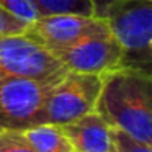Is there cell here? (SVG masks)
Instances as JSON below:
<instances>
[{
  "label": "cell",
  "mask_w": 152,
  "mask_h": 152,
  "mask_svg": "<svg viewBox=\"0 0 152 152\" xmlns=\"http://www.w3.org/2000/svg\"><path fill=\"white\" fill-rule=\"evenodd\" d=\"M95 111L110 128L152 144V77L149 72L119 67L102 75Z\"/></svg>",
  "instance_id": "6da1fadb"
},
{
  "label": "cell",
  "mask_w": 152,
  "mask_h": 152,
  "mask_svg": "<svg viewBox=\"0 0 152 152\" xmlns=\"http://www.w3.org/2000/svg\"><path fill=\"white\" fill-rule=\"evenodd\" d=\"M100 18L123 51L121 67L151 74L152 0H119L110 5Z\"/></svg>",
  "instance_id": "7a4b0ae2"
},
{
  "label": "cell",
  "mask_w": 152,
  "mask_h": 152,
  "mask_svg": "<svg viewBox=\"0 0 152 152\" xmlns=\"http://www.w3.org/2000/svg\"><path fill=\"white\" fill-rule=\"evenodd\" d=\"M66 72L62 62L25 31L0 36V77L56 83Z\"/></svg>",
  "instance_id": "3957f363"
},
{
  "label": "cell",
  "mask_w": 152,
  "mask_h": 152,
  "mask_svg": "<svg viewBox=\"0 0 152 152\" xmlns=\"http://www.w3.org/2000/svg\"><path fill=\"white\" fill-rule=\"evenodd\" d=\"M53 85L21 77H0V131H25L46 123L44 105Z\"/></svg>",
  "instance_id": "277c9868"
},
{
  "label": "cell",
  "mask_w": 152,
  "mask_h": 152,
  "mask_svg": "<svg viewBox=\"0 0 152 152\" xmlns=\"http://www.w3.org/2000/svg\"><path fill=\"white\" fill-rule=\"evenodd\" d=\"M102 90V75L67 70L53 87L44 105L46 123L64 126L95 111Z\"/></svg>",
  "instance_id": "5b68a950"
},
{
  "label": "cell",
  "mask_w": 152,
  "mask_h": 152,
  "mask_svg": "<svg viewBox=\"0 0 152 152\" xmlns=\"http://www.w3.org/2000/svg\"><path fill=\"white\" fill-rule=\"evenodd\" d=\"M56 57L70 72L103 75L121 67L123 51L106 23H103L98 30L85 34L72 46L57 53Z\"/></svg>",
  "instance_id": "8992f818"
},
{
  "label": "cell",
  "mask_w": 152,
  "mask_h": 152,
  "mask_svg": "<svg viewBox=\"0 0 152 152\" xmlns=\"http://www.w3.org/2000/svg\"><path fill=\"white\" fill-rule=\"evenodd\" d=\"M103 23V18L95 15L57 13L36 18L26 26L25 33L56 56L85 34L98 30Z\"/></svg>",
  "instance_id": "52a82bcc"
},
{
  "label": "cell",
  "mask_w": 152,
  "mask_h": 152,
  "mask_svg": "<svg viewBox=\"0 0 152 152\" xmlns=\"http://www.w3.org/2000/svg\"><path fill=\"white\" fill-rule=\"evenodd\" d=\"M74 152H115L113 129L96 111L61 126Z\"/></svg>",
  "instance_id": "ba28073f"
},
{
  "label": "cell",
  "mask_w": 152,
  "mask_h": 152,
  "mask_svg": "<svg viewBox=\"0 0 152 152\" xmlns=\"http://www.w3.org/2000/svg\"><path fill=\"white\" fill-rule=\"evenodd\" d=\"M21 134L34 152H74L64 129L57 124L43 123L25 129Z\"/></svg>",
  "instance_id": "9c48e42d"
},
{
  "label": "cell",
  "mask_w": 152,
  "mask_h": 152,
  "mask_svg": "<svg viewBox=\"0 0 152 152\" xmlns=\"http://www.w3.org/2000/svg\"><path fill=\"white\" fill-rule=\"evenodd\" d=\"M36 7L39 17L57 13H80L93 15V7L90 0H31Z\"/></svg>",
  "instance_id": "30bf717a"
},
{
  "label": "cell",
  "mask_w": 152,
  "mask_h": 152,
  "mask_svg": "<svg viewBox=\"0 0 152 152\" xmlns=\"http://www.w3.org/2000/svg\"><path fill=\"white\" fill-rule=\"evenodd\" d=\"M0 8L26 25L39 18V13L31 0H0Z\"/></svg>",
  "instance_id": "8fae6325"
},
{
  "label": "cell",
  "mask_w": 152,
  "mask_h": 152,
  "mask_svg": "<svg viewBox=\"0 0 152 152\" xmlns=\"http://www.w3.org/2000/svg\"><path fill=\"white\" fill-rule=\"evenodd\" d=\"M113 141H115V152H152V147L149 144L131 137L119 129H113Z\"/></svg>",
  "instance_id": "7c38bea8"
},
{
  "label": "cell",
  "mask_w": 152,
  "mask_h": 152,
  "mask_svg": "<svg viewBox=\"0 0 152 152\" xmlns=\"http://www.w3.org/2000/svg\"><path fill=\"white\" fill-rule=\"evenodd\" d=\"M0 152H34L21 131H0Z\"/></svg>",
  "instance_id": "4fadbf2b"
},
{
  "label": "cell",
  "mask_w": 152,
  "mask_h": 152,
  "mask_svg": "<svg viewBox=\"0 0 152 152\" xmlns=\"http://www.w3.org/2000/svg\"><path fill=\"white\" fill-rule=\"evenodd\" d=\"M28 25L23 21L17 20L15 17L8 15L7 12H4L0 8V36L4 34H13V33H23L26 30Z\"/></svg>",
  "instance_id": "5bb4252c"
},
{
  "label": "cell",
  "mask_w": 152,
  "mask_h": 152,
  "mask_svg": "<svg viewBox=\"0 0 152 152\" xmlns=\"http://www.w3.org/2000/svg\"><path fill=\"white\" fill-rule=\"evenodd\" d=\"M115 2H119V0H90V4H92V7H93V15L100 18L103 12H105L111 4H115Z\"/></svg>",
  "instance_id": "9a60e30c"
}]
</instances>
